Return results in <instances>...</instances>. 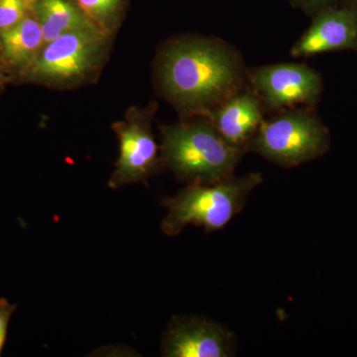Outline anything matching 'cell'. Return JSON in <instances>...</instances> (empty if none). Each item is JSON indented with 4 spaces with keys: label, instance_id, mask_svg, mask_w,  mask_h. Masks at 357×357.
Instances as JSON below:
<instances>
[{
    "label": "cell",
    "instance_id": "cell-8",
    "mask_svg": "<svg viewBox=\"0 0 357 357\" xmlns=\"http://www.w3.org/2000/svg\"><path fill=\"white\" fill-rule=\"evenodd\" d=\"M167 357H231L237 340L229 328L197 317H181L171 321L162 342Z\"/></svg>",
    "mask_w": 357,
    "mask_h": 357
},
{
    "label": "cell",
    "instance_id": "cell-10",
    "mask_svg": "<svg viewBox=\"0 0 357 357\" xmlns=\"http://www.w3.org/2000/svg\"><path fill=\"white\" fill-rule=\"evenodd\" d=\"M265 112L259 98L246 86L204 119L232 147L246 153L264 121Z\"/></svg>",
    "mask_w": 357,
    "mask_h": 357
},
{
    "label": "cell",
    "instance_id": "cell-12",
    "mask_svg": "<svg viewBox=\"0 0 357 357\" xmlns=\"http://www.w3.org/2000/svg\"><path fill=\"white\" fill-rule=\"evenodd\" d=\"M33 13L41 25L45 44L65 33L98 26L76 0H37Z\"/></svg>",
    "mask_w": 357,
    "mask_h": 357
},
{
    "label": "cell",
    "instance_id": "cell-15",
    "mask_svg": "<svg viewBox=\"0 0 357 357\" xmlns=\"http://www.w3.org/2000/svg\"><path fill=\"white\" fill-rule=\"evenodd\" d=\"M342 0H289L296 8H299L310 16H314L319 11L340 3Z\"/></svg>",
    "mask_w": 357,
    "mask_h": 357
},
{
    "label": "cell",
    "instance_id": "cell-18",
    "mask_svg": "<svg viewBox=\"0 0 357 357\" xmlns=\"http://www.w3.org/2000/svg\"><path fill=\"white\" fill-rule=\"evenodd\" d=\"M342 1L349 2L352 6H356L357 8V0H342Z\"/></svg>",
    "mask_w": 357,
    "mask_h": 357
},
{
    "label": "cell",
    "instance_id": "cell-4",
    "mask_svg": "<svg viewBox=\"0 0 357 357\" xmlns=\"http://www.w3.org/2000/svg\"><path fill=\"white\" fill-rule=\"evenodd\" d=\"M262 182L261 173H249L215 184H190L164 202L168 213L162 230L166 236H175L188 225L203 227L206 232L225 229Z\"/></svg>",
    "mask_w": 357,
    "mask_h": 357
},
{
    "label": "cell",
    "instance_id": "cell-14",
    "mask_svg": "<svg viewBox=\"0 0 357 357\" xmlns=\"http://www.w3.org/2000/svg\"><path fill=\"white\" fill-rule=\"evenodd\" d=\"M37 0H0V32L13 27L33 13Z\"/></svg>",
    "mask_w": 357,
    "mask_h": 357
},
{
    "label": "cell",
    "instance_id": "cell-17",
    "mask_svg": "<svg viewBox=\"0 0 357 357\" xmlns=\"http://www.w3.org/2000/svg\"><path fill=\"white\" fill-rule=\"evenodd\" d=\"M4 70H6V69H4L3 63H2L1 60V55H0V81H1L2 76H3Z\"/></svg>",
    "mask_w": 357,
    "mask_h": 357
},
{
    "label": "cell",
    "instance_id": "cell-11",
    "mask_svg": "<svg viewBox=\"0 0 357 357\" xmlns=\"http://www.w3.org/2000/svg\"><path fill=\"white\" fill-rule=\"evenodd\" d=\"M44 46L43 31L34 13L0 32V55L4 69L20 77L31 67Z\"/></svg>",
    "mask_w": 357,
    "mask_h": 357
},
{
    "label": "cell",
    "instance_id": "cell-2",
    "mask_svg": "<svg viewBox=\"0 0 357 357\" xmlns=\"http://www.w3.org/2000/svg\"><path fill=\"white\" fill-rule=\"evenodd\" d=\"M243 154L202 117L161 128L162 164L189 185L215 184L234 177Z\"/></svg>",
    "mask_w": 357,
    "mask_h": 357
},
{
    "label": "cell",
    "instance_id": "cell-13",
    "mask_svg": "<svg viewBox=\"0 0 357 357\" xmlns=\"http://www.w3.org/2000/svg\"><path fill=\"white\" fill-rule=\"evenodd\" d=\"M102 31L114 37L126 20L129 0H76Z\"/></svg>",
    "mask_w": 357,
    "mask_h": 357
},
{
    "label": "cell",
    "instance_id": "cell-3",
    "mask_svg": "<svg viewBox=\"0 0 357 357\" xmlns=\"http://www.w3.org/2000/svg\"><path fill=\"white\" fill-rule=\"evenodd\" d=\"M112 38L98 26L65 33L45 44L20 77L61 91L95 83L109 59Z\"/></svg>",
    "mask_w": 357,
    "mask_h": 357
},
{
    "label": "cell",
    "instance_id": "cell-5",
    "mask_svg": "<svg viewBox=\"0 0 357 357\" xmlns=\"http://www.w3.org/2000/svg\"><path fill=\"white\" fill-rule=\"evenodd\" d=\"M330 147V130L314 107H295L264 119L249 151L283 168H293L324 156Z\"/></svg>",
    "mask_w": 357,
    "mask_h": 357
},
{
    "label": "cell",
    "instance_id": "cell-6",
    "mask_svg": "<svg viewBox=\"0 0 357 357\" xmlns=\"http://www.w3.org/2000/svg\"><path fill=\"white\" fill-rule=\"evenodd\" d=\"M246 82L266 110L316 107L324 91L318 70L307 64L279 63L248 70Z\"/></svg>",
    "mask_w": 357,
    "mask_h": 357
},
{
    "label": "cell",
    "instance_id": "cell-9",
    "mask_svg": "<svg viewBox=\"0 0 357 357\" xmlns=\"http://www.w3.org/2000/svg\"><path fill=\"white\" fill-rule=\"evenodd\" d=\"M311 25L291 48L294 58L340 51L357 52V8L340 1L312 16Z\"/></svg>",
    "mask_w": 357,
    "mask_h": 357
},
{
    "label": "cell",
    "instance_id": "cell-1",
    "mask_svg": "<svg viewBox=\"0 0 357 357\" xmlns=\"http://www.w3.org/2000/svg\"><path fill=\"white\" fill-rule=\"evenodd\" d=\"M239 52L213 37H174L160 48L155 76L160 93L183 119L208 116L248 86Z\"/></svg>",
    "mask_w": 357,
    "mask_h": 357
},
{
    "label": "cell",
    "instance_id": "cell-16",
    "mask_svg": "<svg viewBox=\"0 0 357 357\" xmlns=\"http://www.w3.org/2000/svg\"><path fill=\"white\" fill-rule=\"evenodd\" d=\"M14 309L15 307L9 304L7 301L0 300V352L6 342L7 328Z\"/></svg>",
    "mask_w": 357,
    "mask_h": 357
},
{
    "label": "cell",
    "instance_id": "cell-7",
    "mask_svg": "<svg viewBox=\"0 0 357 357\" xmlns=\"http://www.w3.org/2000/svg\"><path fill=\"white\" fill-rule=\"evenodd\" d=\"M156 105L132 107L112 130L119 140V156L109 180L112 188L143 182L158 171L162 164L160 146L152 131Z\"/></svg>",
    "mask_w": 357,
    "mask_h": 357
}]
</instances>
